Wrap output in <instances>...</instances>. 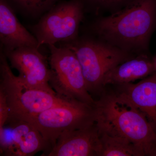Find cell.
Wrapping results in <instances>:
<instances>
[{
    "label": "cell",
    "instance_id": "1",
    "mask_svg": "<svg viewBox=\"0 0 156 156\" xmlns=\"http://www.w3.org/2000/svg\"><path fill=\"white\" fill-rule=\"evenodd\" d=\"M91 30L98 39L121 50L136 55L147 54L156 30V0H132L96 20Z\"/></svg>",
    "mask_w": 156,
    "mask_h": 156
},
{
    "label": "cell",
    "instance_id": "2",
    "mask_svg": "<svg viewBox=\"0 0 156 156\" xmlns=\"http://www.w3.org/2000/svg\"><path fill=\"white\" fill-rule=\"evenodd\" d=\"M98 130L126 138L140 148L144 156H156V132L146 117L118 95H103L95 101Z\"/></svg>",
    "mask_w": 156,
    "mask_h": 156
},
{
    "label": "cell",
    "instance_id": "3",
    "mask_svg": "<svg viewBox=\"0 0 156 156\" xmlns=\"http://www.w3.org/2000/svg\"><path fill=\"white\" fill-rule=\"evenodd\" d=\"M0 92L5 98L9 109L8 120L27 122L46 110L70 101L41 89L29 88L14 75L1 48Z\"/></svg>",
    "mask_w": 156,
    "mask_h": 156
},
{
    "label": "cell",
    "instance_id": "4",
    "mask_svg": "<svg viewBox=\"0 0 156 156\" xmlns=\"http://www.w3.org/2000/svg\"><path fill=\"white\" fill-rule=\"evenodd\" d=\"M64 43L63 46L72 50L77 57L90 94L102 91L104 79L110 70L137 56L98 38L78 37Z\"/></svg>",
    "mask_w": 156,
    "mask_h": 156
},
{
    "label": "cell",
    "instance_id": "5",
    "mask_svg": "<svg viewBox=\"0 0 156 156\" xmlns=\"http://www.w3.org/2000/svg\"><path fill=\"white\" fill-rule=\"evenodd\" d=\"M96 117L94 105L72 100L46 110L27 122L38 130L52 149L62 133L93 125Z\"/></svg>",
    "mask_w": 156,
    "mask_h": 156
},
{
    "label": "cell",
    "instance_id": "6",
    "mask_svg": "<svg viewBox=\"0 0 156 156\" xmlns=\"http://www.w3.org/2000/svg\"><path fill=\"white\" fill-rule=\"evenodd\" d=\"M48 46L50 52V84L56 94L68 100L95 105V101L87 89L80 63L75 53L65 46Z\"/></svg>",
    "mask_w": 156,
    "mask_h": 156
},
{
    "label": "cell",
    "instance_id": "7",
    "mask_svg": "<svg viewBox=\"0 0 156 156\" xmlns=\"http://www.w3.org/2000/svg\"><path fill=\"white\" fill-rule=\"evenodd\" d=\"M85 9L82 0L63 2L50 9L33 27L39 48L43 45H55L77 38Z\"/></svg>",
    "mask_w": 156,
    "mask_h": 156
},
{
    "label": "cell",
    "instance_id": "8",
    "mask_svg": "<svg viewBox=\"0 0 156 156\" xmlns=\"http://www.w3.org/2000/svg\"><path fill=\"white\" fill-rule=\"evenodd\" d=\"M51 147L30 123L22 120H8L0 130V152L5 156H32L40 151L45 156Z\"/></svg>",
    "mask_w": 156,
    "mask_h": 156
},
{
    "label": "cell",
    "instance_id": "9",
    "mask_svg": "<svg viewBox=\"0 0 156 156\" xmlns=\"http://www.w3.org/2000/svg\"><path fill=\"white\" fill-rule=\"evenodd\" d=\"M38 49L23 47L4 53L11 67L19 73L17 77L22 84L29 88L56 93L50 84V69L47 58Z\"/></svg>",
    "mask_w": 156,
    "mask_h": 156
},
{
    "label": "cell",
    "instance_id": "10",
    "mask_svg": "<svg viewBox=\"0 0 156 156\" xmlns=\"http://www.w3.org/2000/svg\"><path fill=\"white\" fill-rule=\"evenodd\" d=\"M101 146L96 123L66 131L59 136L48 156H101Z\"/></svg>",
    "mask_w": 156,
    "mask_h": 156
},
{
    "label": "cell",
    "instance_id": "11",
    "mask_svg": "<svg viewBox=\"0 0 156 156\" xmlns=\"http://www.w3.org/2000/svg\"><path fill=\"white\" fill-rule=\"evenodd\" d=\"M0 41L4 53L23 47L39 49L36 38L19 22L7 0H0Z\"/></svg>",
    "mask_w": 156,
    "mask_h": 156
},
{
    "label": "cell",
    "instance_id": "12",
    "mask_svg": "<svg viewBox=\"0 0 156 156\" xmlns=\"http://www.w3.org/2000/svg\"><path fill=\"white\" fill-rule=\"evenodd\" d=\"M118 87L117 94L143 113L156 132V71L137 83Z\"/></svg>",
    "mask_w": 156,
    "mask_h": 156
},
{
    "label": "cell",
    "instance_id": "13",
    "mask_svg": "<svg viewBox=\"0 0 156 156\" xmlns=\"http://www.w3.org/2000/svg\"><path fill=\"white\" fill-rule=\"evenodd\" d=\"M156 71L154 59L147 54L137 55L112 69L104 79V87L108 84L121 86L144 79Z\"/></svg>",
    "mask_w": 156,
    "mask_h": 156
},
{
    "label": "cell",
    "instance_id": "14",
    "mask_svg": "<svg viewBox=\"0 0 156 156\" xmlns=\"http://www.w3.org/2000/svg\"><path fill=\"white\" fill-rule=\"evenodd\" d=\"M101 156H144L142 151L122 136L99 131Z\"/></svg>",
    "mask_w": 156,
    "mask_h": 156
},
{
    "label": "cell",
    "instance_id": "15",
    "mask_svg": "<svg viewBox=\"0 0 156 156\" xmlns=\"http://www.w3.org/2000/svg\"><path fill=\"white\" fill-rule=\"evenodd\" d=\"M27 15L37 17L49 11L58 0H7Z\"/></svg>",
    "mask_w": 156,
    "mask_h": 156
},
{
    "label": "cell",
    "instance_id": "16",
    "mask_svg": "<svg viewBox=\"0 0 156 156\" xmlns=\"http://www.w3.org/2000/svg\"><path fill=\"white\" fill-rule=\"evenodd\" d=\"M85 5L95 12L111 11L112 13L120 10L132 0H82Z\"/></svg>",
    "mask_w": 156,
    "mask_h": 156
},
{
    "label": "cell",
    "instance_id": "17",
    "mask_svg": "<svg viewBox=\"0 0 156 156\" xmlns=\"http://www.w3.org/2000/svg\"><path fill=\"white\" fill-rule=\"evenodd\" d=\"M9 117V109L5 98L0 92V130L2 129Z\"/></svg>",
    "mask_w": 156,
    "mask_h": 156
},
{
    "label": "cell",
    "instance_id": "18",
    "mask_svg": "<svg viewBox=\"0 0 156 156\" xmlns=\"http://www.w3.org/2000/svg\"><path fill=\"white\" fill-rule=\"evenodd\" d=\"M154 63L155 67L156 70V57L154 59Z\"/></svg>",
    "mask_w": 156,
    "mask_h": 156
}]
</instances>
